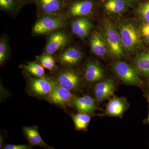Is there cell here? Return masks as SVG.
<instances>
[{
  "label": "cell",
  "mask_w": 149,
  "mask_h": 149,
  "mask_svg": "<svg viewBox=\"0 0 149 149\" xmlns=\"http://www.w3.org/2000/svg\"><path fill=\"white\" fill-rule=\"evenodd\" d=\"M66 20L60 14H42L35 22L32 28L35 35H43L65 27Z\"/></svg>",
  "instance_id": "obj_1"
},
{
  "label": "cell",
  "mask_w": 149,
  "mask_h": 149,
  "mask_svg": "<svg viewBox=\"0 0 149 149\" xmlns=\"http://www.w3.org/2000/svg\"><path fill=\"white\" fill-rule=\"evenodd\" d=\"M28 74L26 81L29 94L38 98L48 100L52 88L50 78H38Z\"/></svg>",
  "instance_id": "obj_2"
},
{
  "label": "cell",
  "mask_w": 149,
  "mask_h": 149,
  "mask_svg": "<svg viewBox=\"0 0 149 149\" xmlns=\"http://www.w3.org/2000/svg\"><path fill=\"white\" fill-rule=\"evenodd\" d=\"M50 78L52 91L47 100L52 104L61 108L73 106V100L76 97L74 94L60 86L54 78Z\"/></svg>",
  "instance_id": "obj_3"
},
{
  "label": "cell",
  "mask_w": 149,
  "mask_h": 149,
  "mask_svg": "<svg viewBox=\"0 0 149 149\" xmlns=\"http://www.w3.org/2000/svg\"><path fill=\"white\" fill-rule=\"evenodd\" d=\"M59 85L70 92H75L80 89L81 79L75 71L68 68L60 70L54 78Z\"/></svg>",
  "instance_id": "obj_4"
},
{
  "label": "cell",
  "mask_w": 149,
  "mask_h": 149,
  "mask_svg": "<svg viewBox=\"0 0 149 149\" xmlns=\"http://www.w3.org/2000/svg\"><path fill=\"white\" fill-rule=\"evenodd\" d=\"M113 71L123 83L128 85H139L141 81L137 70L124 62H118L113 65Z\"/></svg>",
  "instance_id": "obj_5"
},
{
  "label": "cell",
  "mask_w": 149,
  "mask_h": 149,
  "mask_svg": "<svg viewBox=\"0 0 149 149\" xmlns=\"http://www.w3.org/2000/svg\"><path fill=\"white\" fill-rule=\"evenodd\" d=\"M106 37L111 53L117 57L122 56L123 54V46L120 35L111 24L107 25Z\"/></svg>",
  "instance_id": "obj_6"
},
{
  "label": "cell",
  "mask_w": 149,
  "mask_h": 149,
  "mask_svg": "<svg viewBox=\"0 0 149 149\" xmlns=\"http://www.w3.org/2000/svg\"><path fill=\"white\" fill-rule=\"evenodd\" d=\"M120 32L123 45L128 50L133 49L140 43L139 33L132 24L121 25Z\"/></svg>",
  "instance_id": "obj_7"
},
{
  "label": "cell",
  "mask_w": 149,
  "mask_h": 149,
  "mask_svg": "<svg viewBox=\"0 0 149 149\" xmlns=\"http://www.w3.org/2000/svg\"><path fill=\"white\" fill-rule=\"evenodd\" d=\"M68 37L63 31H57L49 37L45 47V54L52 55L66 45L68 42Z\"/></svg>",
  "instance_id": "obj_8"
},
{
  "label": "cell",
  "mask_w": 149,
  "mask_h": 149,
  "mask_svg": "<svg viewBox=\"0 0 149 149\" xmlns=\"http://www.w3.org/2000/svg\"><path fill=\"white\" fill-rule=\"evenodd\" d=\"M34 3L42 14H59L66 5L65 0H35Z\"/></svg>",
  "instance_id": "obj_9"
},
{
  "label": "cell",
  "mask_w": 149,
  "mask_h": 149,
  "mask_svg": "<svg viewBox=\"0 0 149 149\" xmlns=\"http://www.w3.org/2000/svg\"><path fill=\"white\" fill-rule=\"evenodd\" d=\"M115 89V83L112 79L99 82L96 84L93 90L95 98L100 102L107 100L113 95Z\"/></svg>",
  "instance_id": "obj_10"
},
{
  "label": "cell",
  "mask_w": 149,
  "mask_h": 149,
  "mask_svg": "<svg viewBox=\"0 0 149 149\" xmlns=\"http://www.w3.org/2000/svg\"><path fill=\"white\" fill-rule=\"evenodd\" d=\"M83 54L78 49L70 47L67 48L58 56V60L61 65L69 67L77 64L82 59Z\"/></svg>",
  "instance_id": "obj_11"
},
{
  "label": "cell",
  "mask_w": 149,
  "mask_h": 149,
  "mask_svg": "<svg viewBox=\"0 0 149 149\" xmlns=\"http://www.w3.org/2000/svg\"><path fill=\"white\" fill-rule=\"evenodd\" d=\"M93 3L91 0H79L73 2L68 8V15L70 17L84 16L91 13Z\"/></svg>",
  "instance_id": "obj_12"
},
{
  "label": "cell",
  "mask_w": 149,
  "mask_h": 149,
  "mask_svg": "<svg viewBox=\"0 0 149 149\" xmlns=\"http://www.w3.org/2000/svg\"><path fill=\"white\" fill-rule=\"evenodd\" d=\"M128 105L126 99L115 96L108 103L106 113L108 116L113 117L121 116L128 109Z\"/></svg>",
  "instance_id": "obj_13"
},
{
  "label": "cell",
  "mask_w": 149,
  "mask_h": 149,
  "mask_svg": "<svg viewBox=\"0 0 149 149\" xmlns=\"http://www.w3.org/2000/svg\"><path fill=\"white\" fill-rule=\"evenodd\" d=\"M24 138L32 146H37L47 149H54L49 146L43 140L40 135L38 128L36 125L24 126L22 128Z\"/></svg>",
  "instance_id": "obj_14"
},
{
  "label": "cell",
  "mask_w": 149,
  "mask_h": 149,
  "mask_svg": "<svg viewBox=\"0 0 149 149\" xmlns=\"http://www.w3.org/2000/svg\"><path fill=\"white\" fill-rule=\"evenodd\" d=\"M72 106L80 112L88 114L93 113L98 109L95 99L89 95L76 97L73 100Z\"/></svg>",
  "instance_id": "obj_15"
},
{
  "label": "cell",
  "mask_w": 149,
  "mask_h": 149,
  "mask_svg": "<svg viewBox=\"0 0 149 149\" xmlns=\"http://www.w3.org/2000/svg\"><path fill=\"white\" fill-rule=\"evenodd\" d=\"M84 76L85 80L88 83H96L103 77V70L97 63L90 61L85 66Z\"/></svg>",
  "instance_id": "obj_16"
},
{
  "label": "cell",
  "mask_w": 149,
  "mask_h": 149,
  "mask_svg": "<svg viewBox=\"0 0 149 149\" xmlns=\"http://www.w3.org/2000/svg\"><path fill=\"white\" fill-rule=\"evenodd\" d=\"M93 27V24L88 18L80 17L72 22L71 29L74 35L81 38L86 37Z\"/></svg>",
  "instance_id": "obj_17"
},
{
  "label": "cell",
  "mask_w": 149,
  "mask_h": 149,
  "mask_svg": "<svg viewBox=\"0 0 149 149\" xmlns=\"http://www.w3.org/2000/svg\"><path fill=\"white\" fill-rule=\"evenodd\" d=\"M91 49L93 53L100 56L106 55L107 49L105 44L98 33H93L90 40Z\"/></svg>",
  "instance_id": "obj_18"
},
{
  "label": "cell",
  "mask_w": 149,
  "mask_h": 149,
  "mask_svg": "<svg viewBox=\"0 0 149 149\" xmlns=\"http://www.w3.org/2000/svg\"><path fill=\"white\" fill-rule=\"evenodd\" d=\"M89 114L80 112L71 115L75 130L78 131L87 130L91 119V116Z\"/></svg>",
  "instance_id": "obj_19"
},
{
  "label": "cell",
  "mask_w": 149,
  "mask_h": 149,
  "mask_svg": "<svg viewBox=\"0 0 149 149\" xmlns=\"http://www.w3.org/2000/svg\"><path fill=\"white\" fill-rule=\"evenodd\" d=\"M136 68L145 76H149V51L143 52L135 59Z\"/></svg>",
  "instance_id": "obj_20"
},
{
  "label": "cell",
  "mask_w": 149,
  "mask_h": 149,
  "mask_svg": "<svg viewBox=\"0 0 149 149\" xmlns=\"http://www.w3.org/2000/svg\"><path fill=\"white\" fill-rule=\"evenodd\" d=\"M27 74L38 78H46L44 68L36 62H30L22 66Z\"/></svg>",
  "instance_id": "obj_21"
},
{
  "label": "cell",
  "mask_w": 149,
  "mask_h": 149,
  "mask_svg": "<svg viewBox=\"0 0 149 149\" xmlns=\"http://www.w3.org/2000/svg\"><path fill=\"white\" fill-rule=\"evenodd\" d=\"M37 62L46 69L49 71H54L57 69L55 60L52 55L45 54L36 56Z\"/></svg>",
  "instance_id": "obj_22"
},
{
  "label": "cell",
  "mask_w": 149,
  "mask_h": 149,
  "mask_svg": "<svg viewBox=\"0 0 149 149\" xmlns=\"http://www.w3.org/2000/svg\"><path fill=\"white\" fill-rule=\"evenodd\" d=\"M126 6V3L123 0H108L105 4L104 8L109 12L118 13L122 11Z\"/></svg>",
  "instance_id": "obj_23"
},
{
  "label": "cell",
  "mask_w": 149,
  "mask_h": 149,
  "mask_svg": "<svg viewBox=\"0 0 149 149\" xmlns=\"http://www.w3.org/2000/svg\"><path fill=\"white\" fill-rule=\"evenodd\" d=\"M8 41L5 37L1 38L0 40V64L2 65L8 59L9 56Z\"/></svg>",
  "instance_id": "obj_24"
},
{
  "label": "cell",
  "mask_w": 149,
  "mask_h": 149,
  "mask_svg": "<svg viewBox=\"0 0 149 149\" xmlns=\"http://www.w3.org/2000/svg\"><path fill=\"white\" fill-rule=\"evenodd\" d=\"M20 6L19 0H0V8L5 11H12Z\"/></svg>",
  "instance_id": "obj_25"
},
{
  "label": "cell",
  "mask_w": 149,
  "mask_h": 149,
  "mask_svg": "<svg viewBox=\"0 0 149 149\" xmlns=\"http://www.w3.org/2000/svg\"><path fill=\"white\" fill-rule=\"evenodd\" d=\"M139 12L146 22L149 23V1L142 5Z\"/></svg>",
  "instance_id": "obj_26"
},
{
  "label": "cell",
  "mask_w": 149,
  "mask_h": 149,
  "mask_svg": "<svg viewBox=\"0 0 149 149\" xmlns=\"http://www.w3.org/2000/svg\"><path fill=\"white\" fill-rule=\"evenodd\" d=\"M33 146L31 144H7L3 146L2 148L4 149H32Z\"/></svg>",
  "instance_id": "obj_27"
},
{
  "label": "cell",
  "mask_w": 149,
  "mask_h": 149,
  "mask_svg": "<svg viewBox=\"0 0 149 149\" xmlns=\"http://www.w3.org/2000/svg\"><path fill=\"white\" fill-rule=\"evenodd\" d=\"M141 34L147 41L149 42V23L145 22L141 27Z\"/></svg>",
  "instance_id": "obj_28"
},
{
  "label": "cell",
  "mask_w": 149,
  "mask_h": 149,
  "mask_svg": "<svg viewBox=\"0 0 149 149\" xmlns=\"http://www.w3.org/2000/svg\"><path fill=\"white\" fill-rule=\"evenodd\" d=\"M35 0H19L20 6H21L22 5H24L26 3H34Z\"/></svg>",
  "instance_id": "obj_29"
},
{
  "label": "cell",
  "mask_w": 149,
  "mask_h": 149,
  "mask_svg": "<svg viewBox=\"0 0 149 149\" xmlns=\"http://www.w3.org/2000/svg\"><path fill=\"white\" fill-rule=\"evenodd\" d=\"M148 102H149V113L148 115V118H147V122L149 124V97H148Z\"/></svg>",
  "instance_id": "obj_30"
},
{
  "label": "cell",
  "mask_w": 149,
  "mask_h": 149,
  "mask_svg": "<svg viewBox=\"0 0 149 149\" xmlns=\"http://www.w3.org/2000/svg\"><path fill=\"white\" fill-rule=\"evenodd\" d=\"M65 1H66V2H67V1H68V0H65Z\"/></svg>",
  "instance_id": "obj_31"
},
{
  "label": "cell",
  "mask_w": 149,
  "mask_h": 149,
  "mask_svg": "<svg viewBox=\"0 0 149 149\" xmlns=\"http://www.w3.org/2000/svg\"></svg>",
  "instance_id": "obj_32"
}]
</instances>
